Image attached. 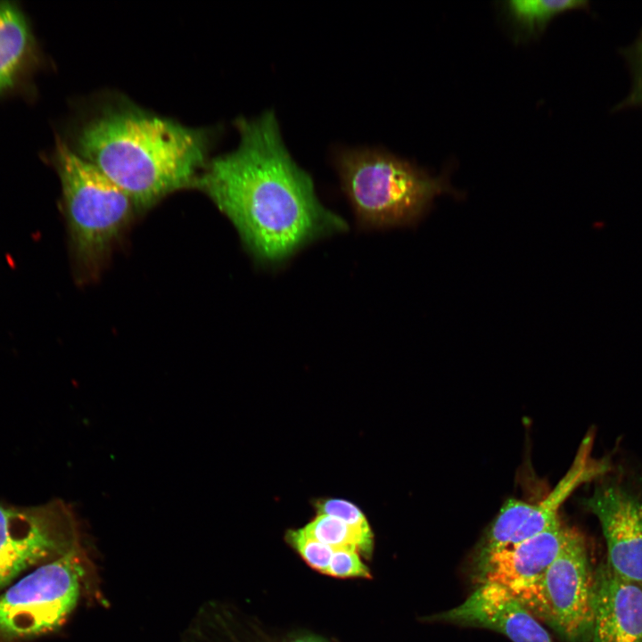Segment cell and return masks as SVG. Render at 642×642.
Masks as SVG:
<instances>
[{
	"instance_id": "ffe728a7",
	"label": "cell",
	"mask_w": 642,
	"mask_h": 642,
	"mask_svg": "<svg viewBox=\"0 0 642 642\" xmlns=\"http://www.w3.org/2000/svg\"><path fill=\"white\" fill-rule=\"evenodd\" d=\"M636 60H641L642 61V38L638 42V45L636 48V54H635Z\"/></svg>"
},
{
	"instance_id": "8992f818",
	"label": "cell",
	"mask_w": 642,
	"mask_h": 642,
	"mask_svg": "<svg viewBox=\"0 0 642 642\" xmlns=\"http://www.w3.org/2000/svg\"><path fill=\"white\" fill-rule=\"evenodd\" d=\"M79 547L55 557L0 594V642L48 633L60 627L78 600Z\"/></svg>"
},
{
	"instance_id": "277c9868",
	"label": "cell",
	"mask_w": 642,
	"mask_h": 642,
	"mask_svg": "<svg viewBox=\"0 0 642 642\" xmlns=\"http://www.w3.org/2000/svg\"><path fill=\"white\" fill-rule=\"evenodd\" d=\"M56 163L79 264L95 274L136 209L129 196L65 144Z\"/></svg>"
},
{
	"instance_id": "30bf717a",
	"label": "cell",
	"mask_w": 642,
	"mask_h": 642,
	"mask_svg": "<svg viewBox=\"0 0 642 642\" xmlns=\"http://www.w3.org/2000/svg\"><path fill=\"white\" fill-rule=\"evenodd\" d=\"M434 621L495 630L512 642H554L539 620L506 588L480 583L458 605L436 613Z\"/></svg>"
},
{
	"instance_id": "9c48e42d",
	"label": "cell",
	"mask_w": 642,
	"mask_h": 642,
	"mask_svg": "<svg viewBox=\"0 0 642 642\" xmlns=\"http://www.w3.org/2000/svg\"><path fill=\"white\" fill-rule=\"evenodd\" d=\"M583 504L600 523L610 568L619 577L642 585V491L606 479Z\"/></svg>"
},
{
	"instance_id": "d6986e66",
	"label": "cell",
	"mask_w": 642,
	"mask_h": 642,
	"mask_svg": "<svg viewBox=\"0 0 642 642\" xmlns=\"http://www.w3.org/2000/svg\"><path fill=\"white\" fill-rule=\"evenodd\" d=\"M637 81L634 91L632 92L631 101L635 103L642 104V62L636 61Z\"/></svg>"
},
{
	"instance_id": "2e32d148",
	"label": "cell",
	"mask_w": 642,
	"mask_h": 642,
	"mask_svg": "<svg viewBox=\"0 0 642 642\" xmlns=\"http://www.w3.org/2000/svg\"><path fill=\"white\" fill-rule=\"evenodd\" d=\"M287 539L311 567L326 573L333 548L310 538L302 529L290 531Z\"/></svg>"
},
{
	"instance_id": "7a4b0ae2",
	"label": "cell",
	"mask_w": 642,
	"mask_h": 642,
	"mask_svg": "<svg viewBox=\"0 0 642 642\" xmlns=\"http://www.w3.org/2000/svg\"><path fill=\"white\" fill-rule=\"evenodd\" d=\"M210 136L128 103L106 105L79 128L76 149L146 210L195 185L206 167Z\"/></svg>"
},
{
	"instance_id": "6da1fadb",
	"label": "cell",
	"mask_w": 642,
	"mask_h": 642,
	"mask_svg": "<svg viewBox=\"0 0 642 642\" xmlns=\"http://www.w3.org/2000/svg\"><path fill=\"white\" fill-rule=\"evenodd\" d=\"M237 148L208 161L195 186L212 200L259 260L277 263L308 243L347 228L318 201L292 158L273 111L235 121Z\"/></svg>"
},
{
	"instance_id": "8fae6325",
	"label": "cell",
	"mask_w": 642,
	"mask_h": 642,
	"mask_svg": "<svg viewBox=\"0 0 642 642\" xmlns=\"http://www.w3.org/2000/svg\"><path fill=\"white\" fill-rule=\"evenodd\" d=\"M568 527L563 523L514 545L477 553L475 580L498 584L516 597L531 588L558 555Z\"/></svg>"
},
{
	"instance_id": "5b68a950",
	"label": "cell",
	"mask_w": 642,
	"mask_h": 642,
	"mask_svg": "<svg viewBox=\"0 0 642 642\" xmlns=\"http://www.w3.org/2000/svg\"><path fill=\"white\" fill-rule=\"evenodd\" d=\"M517 598L564 642H591L595 570L582 534L568 527L555 560L540 580Z\"/></svg>"
},
{
	"instance_id": "7c38bea8",
	"label": "cell",
	"mask_w": 642,
	"mask_h": 642,
	"mask_svg": "<svg viewBox=\"0 0 642 642\" xmlns=\"http://www.w3.org/2000/svg\"><path fill=\"white\" fill-rule=\"evenodd\" d=\"M591 642H642V585L616 575L606 561L595 569Z\"/></svg>"
},
{
	"instance_id": "ba28073f",
	"label": "cell",
	"mask_w": 642,
	"mask_h": 642,
	"mask_svg": "<svg viewBox=\"0 0 642 642\" xmlns=\"http://www.w3.org/2000/svg\"><path fill=\"white\" fill-rule=\"evenodd\" d=\"M593 434L581 441L574 460L564 477L539 502L530 504L510 498L489 527L477 553L506 547L559 525V510L581 484L604 476L610 469L606 459L591 457Z\"/></svg>"
},
{
	"instance_id": "5bb4252c",
	"label": "cell",
	"mask_w": 642,
	"mask_h": 642,
	"mask_svg": "<svg viewBox=\"0 0 642 642\" xmlns=\"http://www.w3.org/2000/svg\"><path fill=\"white\" fill-rule=\"evenodd\" d=\"M580 0H514L506 3L508 16L526 35L541 32L557 14L568 10L583 8Z\"/></svg>"
},
{
	"instance_id": "52a82bcc",
	"label": "cell",
	"mask_w": 642,
	"mask_h": 642,
	"mask_svg": "<svg viewBox=\"0 0 642 642\" xmlns=\"http://www.w3.org/2000/svg\"><path fill=\"white\" fill-rule=\"evenodd\" d=\"M78 547L77 520L62 500L32 507L0 504V590L28 568Z\"/></svg>"
},
{
	"instance_id": "44dd1931",
	"label": "cell",
	"mask_w": 642,
	"mask_h": 642,
	"mask_svg": "<svg viewBox=\"0 0 642 642\" xmlns=\"http://www.w3.org/2000/svg\"><path fill=\"white\" fill-rule=\"evenodd\" d=\"M292 642H321V641L317 640L316 638H302L295 639Z\"/></svg>"
},
{
	"instance_id": "3957f363",
	"label": "cell",
	"mask_w": 642,
	"mask_h": 642,
	"mask_svg": "<svg viewBox=\"0 0 642 642\" xmlns=\"http://www.w3.org/2000/svg\"><path fill=\"white\" fill-rule=\"evenodd\" d=\"M342 187L358 223L388 228L414 225L441 193H455L447 178L433 177L407 160L377 149L338 152Z\"/></svg>"
},
{
	"instance_id": "9a60e30c",
	"label": "cell",
	"mask_w": 642,
	"mask_h": 642,
	"mask_svg": "<svg viewBox=\"0 0 642 642\" xmlns=\"http://www.w3.org/2000/svg\"><path fill=\"white\" fill-rule=\"evenodd\" d=\"M302 531L333 549H355L366 555L372 550L373 543L366 540L350 525L328 514H318Z\"/></svg>"
},
{
	"instance_id": "ac0fdd59",
	"label": "cell",
	"mask_w": 642,
	"mask_h": 642,
	"mask_svg": "<svg viewBox=\"0 0 642 642\" xmlns=\"http://www.w3.org/2000/svg\"><path fill=\"white\" fill-rule=\"evenodd\" d=\"M326 574L338 578L370 577L358 550L349 548L334 549Z\"/></svg>"
},
{
	"instance_id": "4fadbf2b",
	"label": "cell",
	"mask_w": 642,
	"mask_h": 642,
	"mask_svg": "<svg viewBox=\"0 0 642 642\" xmlns=\"http://www.w3.org/2000/svg\"><path fill=\"white\" fill-rule=\"evenodd\" d=\"M33 38L21 10L0 2V93L12 87L27 67Z\"/></svg>"
},
{
	"instance_id": "e0dca14e",
	"label": "cell",
	"mask_w": 642,
	"mask_h": 642,
	"mask_svg": "<svg viewBox=\"0 0 642 642\" xmlns=\"http://www.w3.org/2000/svg\"><path fill=\"white\" fill-rule=\"evenodd\" d=\"M319 514L336 517L354 528L366 540L373 543L369 524L361 510L343 499H325L317 505Z\"/></svg>"
}]
</instances>
